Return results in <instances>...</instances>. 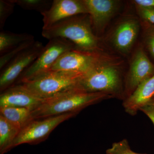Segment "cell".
Listing matches in <instances>:
<instances>
[{
	"label": "cell",
	"mask_w": 154,
	"mask_h": 154,
	"mask_svg": "<svg viewBox=\"0 0 154 154\" xmlns=\"http://www.w3.org/2000/svg\"><path fill=\"white\" fill-rule=\"evenodd\" d=\"M133 3L137 7L145 8H154V0H135Z\"/></svg>",
	"instance_id": "25"
},
{
	"label": "cell",
	"mask_w": 154,
	"mask_h": 154,
	"mask_svg": "<svg viewBox=\"0 0 154 154\" xmlns=\"http://www.w3.org/2000/svg\"><path fill=\"white\" fill-rule=\"evenodd\" d=\"M154 101V75L141 83L130 96L124 99L122 106L126 113L137 114L142 108Z\"/></svg>",
	"instance_id": "14"
},
{
	"label": "cell",
	"mask_w": 154,
	"mask_h": 154,
	"mask_svg": "<svg viewBox=\"0 0 154 154\" xmlns=\"http://www.w3.org/2000/svg\"><path fill=\"white\" fill-rule=\"evenodd\" d=\"M100 53L89 52L78 49L69 51L58 59L49 70L84 75L94 66L101 56Z\"/></svg>",
	"instance_id": "8"
},
{
	"label": "cell",
	"mask_w": 154,
	"mask_h": 154,
	"mask_svg": "<svg viewBox=\"0 0 154 154\" xmlns=\"http://www.w3.org/2000/svg\"><path fill=\"white\" fill-rule=\"evenodd\" d=\"M76 88L88 93H102L124 100V80L121 71L102 54L94 66L81 77Z\"/></svg>",
	"instance_id": "1"
},
{
	"label": "cell",
	"mask_w": 154,
	"mask_h": 154,
	"mask_svg": "<svg viewBox=\"0 0 154 154\" xmlns=\"http://www.w3.org/2000/svg\"><path fill=\"white\" fill-rule=\"evenodd\" d=\"M34 38L33 36L27 33H14L1 30L0 32V56L17 47L23 42Z\"/></svg>",
	"instance_id": "17"
},
{
	"label": "cell",
	"mask_w": 154,
	"mask_h": 154,
	"mask_svg": "<svg viewBox=\"0 0 154 154\" xmlns=\"http://www.w3.org/2000/svg\"><path fill=\"white\" fill-rule=\"evenodd\" d=\"M146 31V42L149 51L154 57V28Z\"/></svg>",
	"instance_id": "23"
},
{
	"label": "cell",
	"mask_w": 154,
	"mask_h": 154,
	"mask_svg": "<svg viewBox=\"0 0 154 154\" xmlns=\"http://www.w3.org/2000/svg\"><path fill=\"white\" fill-rule=\"evenodd\" d=\"M105 154H147L135 152L131 149L129 142L126 139H123L113 143L110 147L107 149Z\"/></svg>",
	"instance_id": "20"
},
{
	"label": "cell",
	"mask_w": 154,
	"mask_h": 154,
	"mask_svg": "<svg viewBox=\"0 0 154 154\" xmlns=\"http://www.w3.org/2000/svg\"><path fill=\"white\" fill-rule=\"evenodd\" d=\"M44 46L41 42L35 41L30 47L14 58L1 71L0 90L1 92L13 86L23 72L35 61Z\"/></svg>",
	"instance_id": "7"
},
{
	"label": "cell",
	"mask_w": 154,
	"mask_h": 154,
	"mask_svg": "<svg viewBox=\"0 0 154 154\" xmlns=\"http://www.w3.org/2000/svg\"><path fill=\"white\" fill-rule=\"evenodd\" d=\"M42 34L48 40L56 38H65L74 44L77 49L82 51H99V38L93 30L88 14L76 15L62 20L42 30Z\"/></svg>",
	"instance_id": "3"
},
{
	"label": "cell",
	"mask_w": 154,
	"mask_h": 154,
	"mask_svg": "<svg viewBox=\"0 0 154 154\" xmlns=\"http://www.w3.org/2000/svg\"><path fill=\"white\" fill-rule=\"evenodd\" d=\"M21 129L0 115V154H5L12 148Z\"/></svg>",
	"instance_id": "15"
},
{
	"label": "cell",
	"mask_w": 154,
	"mask_h": 154,
	"mask_svg": "<svg viewBox=\"0 0 154 154\" xmlns=\"http://www.w3.org/2000/svg\"><path fill=\"white\" fill-rule=\"evenodd\" d=\"M41 14L43 30L69 17L88 12L83 0H54L50 8Z\"/></svg>",
	"instance_id": "10"
},
{
	"label": "cell",
	"mask_w": 154,
	"mask_h": 154,
	"mask_svg": "<svg viewBox=\"0 0 154 154\" xmlns=\"http://www.w3.org/2000/svg\"><path fill=\"white\" fill-rule=\"evenodd\" d=\"M77 114L67 113L32 120L21 130L14 141L13 147L23 144L36 143L42 141L58 125Z\"/></svg>",
	"instance_id": "6"
},
{
	"label": "cell",
	"mask_w": 154,
	"mask_h": 154,
	"mask_svg": "<svg viewBox=\"0 0 154 154\" xmlns=\"http://www.w3.org/2000/svg\"><path fill=\"white\" fill-rule=\"evenodd\" d=\"M15 4L28 11H35L41 14L50 8L53 1L49 0H13Z\"/></svg>",
	"instance_id": "18"
},
{
	"label": "cell",
	"mask_w": 154,
	"mask_h": 154,
	"mask_svg": "<svg viewBox=\"0 0 154 154\" xmlns=\"http://www.w3.org/2000/svg\"><path fill=\"white\" fill-rule=\"evenodd\" d=\"M82 75L48 70L19 83L40 99H47L76 87Z\"/></svg>",
	"instance_id": "4"
},
{
	"label": "cell",
	"mask_w": 154,
	"mask_h": 154,
	"mask_svg": "<svg viewBox=\"0 0 154 154\" xmlns=\"http://www.w3.org/2000/svg\"><path fill=\"white\" fill-rule=\"evenodd\" d=\"M91 19L92 28L96 36L102 33L112 19L119 7L118 1L83 0Z\"/></svg>",
	"instance_id": "11"
},
{
	"label": "cell",
	"mask_w": 154,
	"mask_h": 154,
	"mask_svg": "<svg viewBox=\"0 0 154 154\" xmlns=\"http://www.w3.org/2000/svg\"><path fill=\"white\" fill-rule=\"evenodd\" d=\"M140 16L146 22L154 24V8H145L137 7Z\"/></svg>",
	"instance_id": "22"
},
{
	"label": "cell",
	"mask_w": 154,
	"mask_h": 154,
	"mask_svg": "<svg viewBox=\"0 0 154 154\" xmlns=\"http://www.w3.org/2000/svg\"><path fill=\"white\" fill-rule=\"evenodd\" d=\"M140 111L148 117L154 125V101L142 108Z\"/></svg>",
	"instance_id": "24"
},
{
	"label": "cell",
	"mask_w": 154,
	"mask_h": 154,
	"mask_svg": "<svg viewBox=\"0 0 154 154\" xmlns=\"http://www.w3.org/2000/svg\"><path fill=\"white\" fill-rule=\"evenodd\" d=\"M34 38L23 42L17 47L9 51L5 54L0 56V70H2L14 58L16 57L23 51L30 47L35 42Z\"/></svg>",
	"instance_id": "19"
},
{
	"label": "cell",
	"mask_w": 154,
	"mask_h": 154,
	"mask_svg": "<svg viewBox=\"0 0 154 154\" xmlns=\"http://www.w3.org/2000/svg\"><path fill=\"white\" fill-rule=\"evenodd\" d=\"M111 98L113 97L107 94L88 93L75 87L45 100L31 111V116L35 120L65 113H78L88 106Z\"/></svg>",
	"instance_id": "2"
},
{
	"label": "cell",
	"mask_w": 154,
	"mask_h": 154,
	"mask_svg": "<svg viewBox=\"0 0 154 154\" xmlns=\"http://www.w3.org/2000/svg\"><path fill=\"white\" fill-rule=\"evenodd\" d=\"M74 49H77L75 44L65 38L50 39L35 61L21 75L19 83L49 70L61 56Z\"/></svg>",
	"instance_id": "5"
},
{
	"label": "cell",
	"mask_w": 154,
	"mask_h": 154,
	"mask_svg": "<svg viewBox=\"0 0 154 154\" xmlns=\"http://www.w3.org/2000/svg\"><path fill=\"white\" fill-rule=\"evenodd\" d=\"M154 71L153 65L143 49L139 48L135 53L129 71L125 78L124 100L130 96L141 83L153 75Z\"/></svg>",
	"instance_id": "9"
},
{
	"label": "cell",
	"mask_w": 154,
	"mask_h": 154,
	"mask_svg": "<svg viewBox=\"0 0 154 154\" xmlns=\"http://www.w3.org/2000/svg\"><path fill=\"white\" fill-rule=\"evenodd\" d=\"M44 101L19 84L11 86L2 92L0 96V107H23L32 111Z\"/></svg>",
	"instance_id": "12"
},
{
	"label": "cell",
	"mask_w": 154,
	"mask_h": 154,
	"mask_svg": "<svg viewBox=\"0 0 154 154\" xmlns=\"http://www.w3.org/2000/svg\"><path fill=\"white\" fill-rule=\"evenodd\" d=\"M16 4L13 0L0 1V30H2L8 18L14 12Z\"/></svg>",
	"instance_id": "21"
},
{
	"label": "cell",
	"mask_w": 154,
	"mask_h": 154,
	"mask_svg": "<svg viewBox=\"0 0 154 154\" xmlns=\"http://www.w3.org/2000/svg\"><path fill=\"white\" fill-rule=\"evenodd\" d=\"M0 115L21 130L33 120L31 111L23 107H0Z\"/></svg>",
	"instance_id": "16"
},
{
	"label": "cell",
	"mask_w": 154,
	"mask_h": 154,
	"mask_svg": "<svg viewBox=\"0 0 154 154\" xmlns=\"http://www.w3.org/2000/svg\"><path fill=\"white\" fill-rule=\"evenodd\" d=\"M139 22L134 17L122 20L116 28L112 36L115 48L119 52L128 53L131 49L139 32Z\"/></svg>",
	"instance_id": "13"
}]
</instances>
